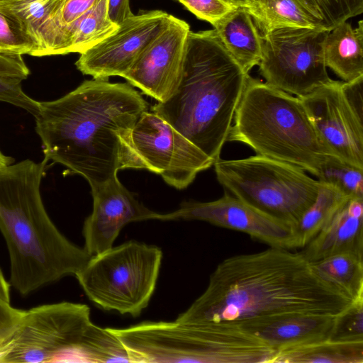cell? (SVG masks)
I'll list each match as a JSON object with an SVG mask.
<instances>
[{
	"label": "cell",
	"mask_w": 363,
	"mask_h": 363,
	"mask_svg": "<svg viewBox=\"0 0 363 363\" xmlns=\"http://www.w3.org/2000/svg\"><path fill=\"white\" fill-rule=\"evenodd\" d=\"M352 301L320 278L301 252L270 247L223 260L204 292L175 320L238 322L289 313L335 316Z\"/></svg>",
	"instance_id": "6da1fadb"
},
{
	"label": "cell",
	"mask_w": 363,
	"mask_h": 363,
	"mask_svg": "<svg viewBox=\"0 0 363 363\" xmlns=\"http://www.w3.org/2000/svg\"><path fill=\"white\" fill-rule=\"evenodd\" d=\"M147 103L129 83L86 80L53 101L39 102L34 117L44 159L94 186L120 169H140L130 133Z\"/></svg>",
	"instance_id": "7a4b0ae2"
},
{
	"label": "cell",
	"mask_w": 363,
	"mask_h": 363,
	"mask_svg": "<svg viewBox=\"0 0 363 363\" xmlns=\"http://www.w3.org/2000/svg\"><path fill=\"white\" fill-rule=\"evenodd\" d=\"M48 160L0 167V231L10 259V285L27 295L75 274L91 255L52 221L40 194Z\"/></svg>",
	"instance_id": "3957f363"
},
{
	"label": "cell",
	"mask_w": 363,
	"mask_h": 363,
	"mask_svg": "<svg viewBox=\"0 0 363 363\" xmlns=\"http://www.w3.org/2000/svg\"><path fill=\"white\" fill-rule=\"evenodd\" d=\"M248 76L214 29L190 31L179 84L152 111L215 162L227 141Z\"/></svg>",
	"instance_id": "277c9868"
},
{
	"label": "cell",
	"mask_w": 363,
	"mask_h": 363,
	"mask_svg": "<svg viewBox=\"0 0 363 363\" xmlns=\"http://www.w3.org/2000/svg\"><path fill=\"white\" fill-rule=\"evenodd\" d=\"M233 122L227 141L242 143L258 155L291 164L315 177L333 155L318 137L298 97L250 75Z\"/></svg>",
	"instance_id": "5b68a950"
},
{
	"label": "cell",
	"mask_w": 363,
	"mask_h": 363,
	"mask_svg": "<svg viewBox=\"0 0 363 363\" xmlns=\"http://www.w3.org/2000/svg\"><path fill=\"white\" fill-rule=\"evenodd\" d=\"M108 329L130 362L271 363L277 353L233 322L146 320Z\"/></svg>",
	"instance_id": "8992f818"
},
{
	"label": "cell",
	"mask_w": 363,
	"mask_h": 363,
	"mask_svg": "<svg viewBox=\"0 0 363 363\" xmlns=\"http://www.w3.org/2000/svg\"><path fill=\"white\" fill-rule=\"evenodd\" d=\"M121 354L118 339L91 321L87 305L63 301L25 311L0 363L115 362Z\"/></svg>",
	"instance_id": "52a82bcc"
},
{
	"label": "cell",
	"mask_w": 363,
	"mask_h": 363,
	"mask_svg": "<svg viewBox=\"0 0 363 363\" xmlns=\"http://www.w3.org/2000/svg\"><path fill=\"white\" fill-rule=\"evenodd\" d=\"M162 257L160 247L129 240L91 256L74 277L99 308L137 317L154 294Z\"/></svg>",
	"instance_id": "ba28073f"
},
{
	"label": "cell",
	"mask_w": 363,
	"mask_h": 363,
	"mask_svg": "<svg viewBox=\"0 0 363 363\" xmlns=\"http://www.w3.org/2000/svg\"><path fill=\"white\" fill-rule=\"evenodd\" d=\"M220 184L257 210L294 226L315 201L321 182L302 169L256 155L213 163Z\"/></svg>",
	"instance_id": "9c48e42d"
},
{
	"label": "cell",
	"mask_w": 363,
	"mask_h": 363,
	"mask_svg": "<svg viewBox=\"0 0 363 363\" xmlns=\"http://www.w3.org/2000/svg\"><path fill=\"white\" fill-rule=\"evenodd\" d=\"M328 32L318 28L282 27L261 34L258 66L265 83L301 97L330 82L323 52Z\"/></svg>",
	"instance_id": "30bf717a"
},
{
	"label": "cell",
	"mask_w": 363,
	"mask_h": 363,
	"mask_svg": "<svg viewBox=\"0 0 363 363\" xmlns=\"http://www.w3.org/2000/svg\"><path fill=\"white\" fill-rule=\"evenodd\" d=\"M363 77L331 80L298 97L323 143L332 154L363 169Z\"/></svg>",
	"instance_id": "8fae6325"
},
{
	"label": "cell",
	"mask_w": 363,
	"mask_h": 363,
	"mask_svg": "<svg viewBox=\"0 0 363 363\" xmlns=\"http://www.w3.org/2000/svg\"><path fill=\"white\" fill-rule=\"evenodd\" d=\"M130 147L140 169L159 174L169 185L186 188L214 160L162 118L148 111L133 128Z\"/></svg>",
	"instance_id": "7c38bea8"
},
{
	"label": "cell",
	"mask_w": 363,
	"mask_h": 363,
	"mask_svg": "<svg viewBox=\"0 0 363 363\" xmlns=\"http://www.w3.org/2000/svg\"><path fill=\"white\" fill-rule=\"evenodd\" d=\"M172 16L160 10L133 14L104 40L81 53L75 62L77 68L95 79L123 77L166 28Z\"/></svg>",
	"instance_id": "4fadbf2b"
},
{
	"label": "cell",
	"mask_w": 363,
	"mask_h": 363,
	"mask_svg": "<svg viewBox=\"0 0 363 363\" xmlns=\"http://www.w3.org/2000/svg\"><path fill=\"white\" fill-rule=\"evenodd\" d=\"M175 220L206 221L245 233L269 247L294 249L293 225L272 217L228 194L212 201H184L177 210L160 215V220Z\"/></svg>",
	"instance_id": "5bb4252c"
},
{
	"label": "cell",
	"mask_w": 363,
	"mask_h": 363,
	"mask_svg": "<svg viewBox=\"0 0 363 363\" xmlns=\"http://www.w3.org/2000/svg\"><path fill=\"white\" fill-rule=\"evenodd\" d=\"M190 31L186 21L172 16L123 77L158 102L166 101L179 84Z\"/></svg>",
	"instance_id": "9a60e30c"
},
{
	"label": "cell",
	"mask_w": 363,
	"mask_h": 363,
	"mask_svg": "<svg viewBox=\"0 0 363 363\" xmlns=\"http://www.w3.org/2000/svg\"><path fill=\"white\" fill-rule=\"evenodd\" d=\"M91 189L93 208L82 228L84 248L91 256L111 248L125 225L160 220L161 213L145 207L117 176Z\"/></svg>",
	"instance_id": "2e32d148"
},
{
	"label": "cell",
	"mask_w": 363,
	"mask_h": 363,
	"mask_svg": "<svg viewBox=\"0 0 363 363\" xmlns=\"http://www.w3.org/2000/svg\"><path fill=\"white\" fill-rule=\"evenodd\" d=\"M334 318L289 313L233 323L268 347L279 351L328 340Z\"/></svg>",
	"instance_id": "e0dca14e"
},
{
	"label": "cell",
	"mask_w": 363,
	"mask_h": 363,
	"mask_svg": "<svg viewBox=\"0 0 363 363\" xmlns=\"http://www.w3.org/2000/svg\"><path fill=\"white\" fill-rule=\"evenodd\" d=\"M65 0L0 1V10L17 20L38 45L37 57L69 53L62 20Z\"/></svg>",
	"instance_id": "ac0fdd59"
},
{
	"label": "cell",
	"mask_w": 363,
	"mask_h": 363,
	"mask_svg": "<svg viewBox=\"0 0 363 363\" xmlns=\"http://www.w3.org/2000/svg\"><path fill=\"white\" fill-rule=\"evenodd\" d=\"M302 249L310 262L346 252L363 255V199H350Z\"/></svg>",
	"instance_id": "d6986e66"
},
{
	"label": "cell",
	"mask_w": 363,
	"mask_h": 363,
	"mask_svg": "<svg viewBox=\"0 0 363 363\" xmlns=\"http://www.w3.org/2000/svg\"><path fill=\"white\" fill-rule=\"evenodd\" d=\"M225 48L247 74L262 57L261 34L245 8L236 7L213 25Z\"/></svg>",
	"instance_id": "ffe728a7"
},
{
	"label": "cell",
	"mask_w": 363,
	"mask_h": 363,
	"mask_svg": "<svg viewBox=\"0 0 363 363\" xmlns=\"http://www.w3.org/2000/svg\"><path fill=\"white\" fill-rule=\"evenodd\" d=\"M324 60L343 82L363 77V21L357 28L347 21L330 30L324 45Z\"/></svg>",
	"instance_id": "44dd1931"
},
{
	"label": "cell",
	"mask_w": 363,
	"mask_h": 363,
	"mask_svg": "<svg viewBox=\"0 0 363 363\" xmlns=\"http://www.w3.org/2000/svg\"><path fill=\"white\" fill-rule=\"evenodd\" d=\"M246 9L260 34L282 27L323 28L320 21L299 0H250Z\"/></svg>",
	"instance_id": "7402d4cb"
},
{
	"label": "cell",
	"mask_w": 363,
	"mask_h": 363,
	"mask_svg": "<svg viewBox=\"0 0 363 363\" xmlns=\"http://www.w3.org/2000/svg\"><path fill=\"white\" fill-rule=\"evenodd\" d=\"M349 199L334 186L321 182L315 201L294 225V249L303 248L329 223Z\"/></svg>",
	"instance_id": "603a6c76"
},
{
	"label": "cell",
	"mask_w": 363,
	"mask_h": 363,
	"mask_svg": "<svg viewBox=\"0 0 363 363\" xmlns=\"http://www.w3.org/2000/svg\"><path fill=\"white\" fill-rule=\"evenodd\" d=\"M272 363H363V341L329 340L277 351Z\"/></svg>",
	"instance_id": "cb8c5ba5"
},
{
	"label": "cell",
	"mask_w": 363,
	"mask_h": 363,
	"mask_svg": "<svg viewBox=\"0 0 363 363\" xmlns=\"http://www.w3.org/2000/svg\"><path fill=\"white\" fill-rule=\"evenodd\" d=\"M118 26L108 15V0H99L79 18L66 25L69 53H82L112 34Z\"/></svg>",
	"instance_id": "d4e9b609"
},
{
	"label": "cell",
	"mask_w": 363,
	"mask_h": 363,
	"mask_svg": "<svg viewBox=\"0 0 363 363\" xmlns=\"http://www.w3.org/2000/svg\"><path fill=\"white\" fill-rule=\"evenodd\" d=\"M318 276L352 300L363 297V255L346 252L311 262Z\"/></svg>",
	"instance_id": "484cf974"
},
{
	"label": "cell",
	"mask_w": 363,
	"mask_h": 363,
	"mask_svg": "<svg viewBox=\"0 0 363 363\" xmlns=\"http://www.w3.org/2000/svg\"><path fill=\"white\" fill-rule=\"evenodd\" d=\"M320 182L334 186L350 199H363V169L330 156L316 177Z\"/></svg>",
	"instance_id": "4316f807"
},
{
	"label": "cell",
	"mask_w": 363,
	"mask_h": 363,
	"mask_svg": "<svg viewBox=\"0 0 363 363\" xmlns=\"http://www.w3.org/2000/svg\"><path fill=\"white\" fill-rule=\"evenodd\" d=\"M321 23L331 30L340 23L363 12V0H299Z\"/></svg>",
	"instance_id": "83f0119b"
},
{
	"label": "cell",
	"mask_w": 363,
	"mask_h": 363,
	"mask_svg": "<svg viewBox=\"0 0 363 363\" xmlns=\"http://www.w3.org/2000/svg\"><path fill=\"white\" fill-rule=\"evenodd\" d=\"M35 42L14 18L0 10V54L37 57Z\"/></svg>",
	"instance_id": "f1b7e54d"
},
{
	"label": "cell",
	"mask_w": 363,
	"mask_h": 363,
	"mask_svg": "<svg viewBox=\"0 0 363 363\" xmlns=\"http://www.w3.org/2000/svg\"><path fill=\"white\" fill-rule=\"evenodd\" d=\"M328 340L341 342L363 341V297L353 300L335 316Z\"/></svg>",
	"instance_id": "f546056e"
},
{
	"label": "cell",
	"mask_w": 363,
	"mask_h": 363,
	"mask_svg": "<svg viewBox=\"0 0 363 363\" xmlns=\"http://www.w3.org/2000/svg\"><path fill=\"white\" fill-rule=\"evenodd\" d=\"M21 82L18 79L0 76V101L23 108L35 117L39 111V101L23 91Z\"/></svg>",
	"instance_id": "4dcf8cb0"
},
{
	"label": "cell",
	"mask_w": 363,
	"mask_h": 363,
	"mask_svg": "<svg viewBox=\"0 0 363 363\" xmlns=\"http://www.w3.org/2000/svg\"><path fill=\"white\" fill-rule=\"evenodd\" d=\"M198 18L213 24L234 7L221 0H178Z\"/></svg>",
	"instance_id": "1f68e13d"
},
{
	"label": "cell",
	"mask_w": 363,
	"mask_h": 363,
	"mask_svg": "<svg viewBox=\"0 0 363 363\" xmlns=\"http://www.w3.org/2000/svg\"><path fill=\"white\" fill-rule=\"evenodd\" d=\"M24 312L0 298V350L16 330Z\"/></svg>",
	"instance_id": "d6a6232c"
},
{
	"label": "cell",
	"mask_w": 363,
	"mask_h": 363,
	"mask_svg": "<svg viewBox=\"0 0 363 363\" xmlns=\"http://www.w3.org/2000/svg\"><path fill=\"white\" fill-rule=\"evenodd\" d=\"M30 69L21 55L0 54V76L21 81L30 75Z\"/></svg>",
	"instance_id": "836d02e7"
},
{
	"label": "cell",
	"mask_w": 363,
	"mask_h": 363,
	"mask_svg": "<svg viewBox=\"0 0 363 363\" xmlns=\"http://www.w3.org/2000/svg\"><path fill=\"white\" fill-rule=\"evenodd\" d=\"M99 0H65L62 20L67 25L91 9Z\"/></svg>",
	"instance_id": "e575fe53"
},
{
	"label": "cell",
	"mask_w": 363,
	"mask_h": 363,
	"mask_svg": "<svg viewBox=\"0 0 363 363\" xmlns=\"http://www.w3.org/2000/svg\"><path fill=\"white\" fill-rule=\"evenodd\" d=\"M108 15L113 23L119 26L133 15L129 0H108Z\"/></svg>",
	"instance_id": "d590c367"
},
{
	"label": "cell",
	"mask_w": 363,
	"mask_h": 363,
	"mask_svg": "<svg viewBox=\"0 0 363 363\" xmlns=\"http://www.w3.org/2000/svg\"><path fill=\"white\" fill-rule=\"evenodd\" d=\"M0 298L10 302V284L6 280L0 269Z\"/></svg>",
	"instance_id": "8d00e7d4"
},
{
	"label": "cell",
	"mask_w": 363,
	"mask_h": 363,
	"mask_svg": "<svg viewBox=\"0 0 363 363\" xmlns=\"http://www.w3.org/2000/svg\"><path fill=\"white\" fill-rule=\"evenodd\" d=\"M234 7L248 9L251 6L250 0H221Z\"/></svg>",
	"instance_id": "74e56055"
},
{
	"label": "cell",
	"mask_w": 363,
	"mask_h": 363,
	"mask_svg": "<svg viewBox=\"0 0 363 363\" xmlns=\"http://www.w3.org/2000/svg\"><path fill=\"white\" fill-rule=\"evenodd\" d=\"M13 162V158L4 155L0 150V167L9 165Z\"/></svg>",
	"instance_id": "f35d334b"
},
{
	"label": "cell",
	"mask_w": 363,
	"mask_h": 363,
	"mask_svg": "<svg viewBox=\"0 0 363 363\" xmlns=\"http://www.w3.org/2000/svg\"><path fill=\"white\" fill-rule=\"evenodd\" d=\"M18 1V0H0V1Z\"/></svg>",
	"instance_id": "ab89813d"
},
{
	"label": "cell",
	"mask_w": 363,
	"mask_h": 363,
	"mask_svg": "<svg viewBox=\"0 0 363 363\" xmlns=\"http://www.w3.org/2000/svg\"><path fill=\"white\" fill-rule=\"evenodd\" d=\"M178 1V0H177Z\"/></svg>",
	"instance_id": "60d3db41"
}]
</instances>
